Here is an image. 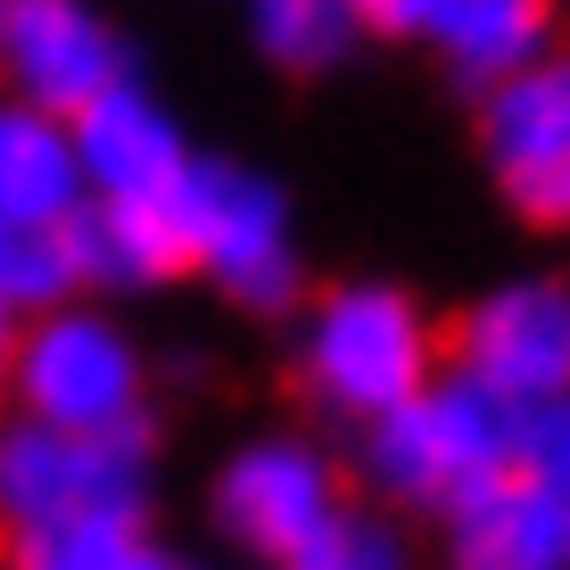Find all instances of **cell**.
<instances>
[{
  "label": "cell",
  "instance_id": "9",
  "mask_svg": "<svg viewBox=\"0 0 570 570\" xmlns=\"http://www.w3.org/2000/svg\"><path fill=\"white\" fill-rule=\"evenodd\" d=\"M125 75H141L132 26L108 0H9L0 26V91H17L42 116H83L100 91H116Z\"/></svg>",
  "mask_w": 570,
  "mask_h": 570
},
{
  "label": "cell",
  "instance_id": "1",
  "mask_svg": "<svg viewBox=\"0 0 570 570\" xmlns=\"http://www.w3.org/2000/svg\"><path fill=\"white\" fill-rule=\"evenodd\" d=\"M282 364L314 422L364 430L446 364V323L397 273H331L282 314Z\"/></svg>",
  "mask_w": 570,
  "mask_h": 570
},
{
  "label": "cell",
  "instance_id": "14",
  "mask_svg": "<svg viewBox=\"0 0 570 570\" xmlns=\"http://www.w3.org/2000/svg\"><path fill=\"white\" fill-rule=\"evenodd\" d=\"M240 42L282 83H331L372 50L364 0H240Z\"/></svg>",
  "mask_w": 570,
  "mask_h": 570
},
{
  "label": "cell",
  "instance_id": "18",
  "mask_svg": "<svg viewBox=\"0 0 570 570\" xmlns=\"http://www.w3.org/2000/svg\"><path fill=\"white\" fill-rule=\"evenodd\" d=\"M75 248H67V224H0V306L26 323L58 298H75Z\"/></svg>",
  "mask_w": 570,
  "mask_h": 570
},
{
  "label": "cell",
  "instance_id": "3",
  "mask_svg": "<svg viewBox=\"0 0 570 570\" xmlns=\"http://www.w3.org/2000/svg\"><path fill=\"white\" fill-rule=\"evenodd\" d=\"M513 430H521V414L497 389L439 364L414 397H397L389 414L347 430V480L405 521H439L480 480L513 471Z\"/></svg>",
  "mask_w": 570,
  "mask_h": 570
},
{
  "label": "cell",
  "instance_id": "21",
  "mask_svg": "<svg viewBox=\"0 0 570 570\" xmlns=\"http://www.w3.org/2000/svg\"><path fill=\"white\" fill-rule=\"evenodd\" d=\"M0 26H9V0H0Z\"/></svg>",
  "mask_w": 570,
  "mask_h": 570
},
{
  "label": "cell",
  "instance_id": "2",
  "mask_svg": "<svg viewBox=\"0 0 570 570\" xmlns=\"http://www.w3.org/2000/svg\"><path fill=\"white\" fill-rule=\"evenodd\" d=\"M0 405L58 430H91V439H132L157 422V347L116 298L75 289L17 323L9 364H0Z\"/></svg>",
  "mask_w": 570,
  "mask_h": 570
},
{
  "label": "cell",
  "instance_id": "15",
  "mask_svg": "<svg viewBox=\"0 0 570 570\" xmlns=\"http://www.w3.org/2000/svg\"><path fill=\"white\" fill-rule=\"evenodd\" d=\"M75 207H83V174L67 125L0 91V224H67Z\"/></svg>",
  "mask_w": 570,
  "mask_h": 570
},
{
  "label": "cell",
  "instance_id": "6",
  "mask_svg": "<svg viewBox=\"0 0 570 570\" xmlns=\"http://www.w3.org/2000/svg\"><path fill=\"white\" fill-rule=\"evenodd\" d=\"M471 157L521 232L570 240V33L471 91Z\"/></svg>",
  "mask_w": 570,
  "mask_h": 570
},
{
  "label": "cell",
  "instance_id": "17",
  "mask_svg": "<svg viewBox=\"0 0 570 570\" xmlns=\"http://www.w3.org/2000/svg\"><path fill=\"white\" fill-rule=\"evenodd\" d=\"M282 570H430V546H422V521L389 513L372 497H347Z\"/></svg>",
  "mask_w": 570,
  "mask_h": 570
},
{
  "label": "cell",
  "instance_id": "19",
  "mask_svg": "<svg viewBox=\"0 0 570 570\" xmlns=\"http://www.w3.org/2000/svg\"><path fill=\"white\" fill-rule=\"evenodd\" d=\"M513 463H521V471H538V480H554V488H570V389H562V397L521 405Z\"/></svg>",
  "mask_w": 570,
  "mask_h": 570
},
{
  "label": "cell",
  "instance_id": "16",
  "mask_svg": "<svg viewBox=\"0 0 570 570\" xmlns=\"http://www.w3.org/2000/svg\"><path fill=\"white\" fill-rule=\"evenodd\" d=\"M9 570H190L166 546L157 513H75L26 538H0Z\"/></svg>",
  "mask_w": 570,
  "mask_h": 570
},
{
  "label": "cell",
  "instance_id": "8",
  "mask_svg": "<svg viewBox=\"0 0 570 570\" xmlns=\"http://www.w3.org/2000/svg\"><path fill=\"white\" fill-rule=\"evenodd\" d=\"M446 364L497 389L504 405H538L570 389V273L504 265L446 314Z\"/></svg>",
  "mask_w": 570,
  "mask_h": 570
},
{
  "label": "cell",
  "instance_id": "13",
  "mask_svg": "<svg viewBox=\"0 0 570 570\" xmlns=\"http://www.w3.org/2000/svg\"><path fill=\"white\" fill-rule=\"evenodd\" d=\"M75 282L91 298H157L183 282V240H174V207H132V199H83L67 215Z\"/></svg>",
  "mask_w": 570,
  "mask_h": 570
},
{
  "label": "cell",
  "instance_id": "7",
  "mask_svg": "<svg viewBox=\"0 0 570 570\" xmlns=\"http://www.w3.org/2000/svg\"><path fill=\"white\" fill-rule=\"evenodd\" d=\"M157 504V439H91L0 405V538L75 521V513H149Z\"/></svg>",
  "mask_w": 570,
  "mask_h": 570
},
{
  "label": "cell",
  "instance_id": "5",
  "mask_svg": "<svg viewBox=\"0 0 570 570\" xmlns=\"http://www.w3.org/2000/svg\"><path fill=\"white\" fill-rule=\"evenodd\" d=\"M356 497L347 455L306 422H248L240 439H224V455L199 480V521L232 562L282 570L298 546L323 529L340 504Z\"/></svg>",
  "mask_w": 570,
  "mask_h": 570
},
{
  "label": "cell",
  "instance_id": "12",
  "mask_svg": "<svg viewBox=\"0 0 570 570\" xmlns=\"http://www.w3.org/2000/svg\"><path fill=\"white\" fill-rule=\"evenodd\" d=\"M430 529V570H570V488L521 463L455 497Z\"/></svg>",
  "mask_w": 570,
  "mask_h": 570
},
{
  "label": "cell",
  "instance_id": "23",
  "mask_svg": "<svg viewBox=\"0 0 570 570\" xmlns=\"http://www.w3.org/2000/svg\"><path fill=\"white\" fill-rule=\"evenodd\" d=\"M0 570H9V554H0Z\"/></svg>",
  "mask_w": 570,
  "mask_h": 570
},
{
  "label": "cell",
  "instance_id": "22",
  "mask_svg": "<svg viewBox=\"0 0 570 570\" xmlns=\"http://www.w3.org/2000/svg\"><path fill=\"white\" fill-rule=\"evenodd\" d=\"M232 570H257V562H232Z\"/></svg>",
  "mask_w": 570,
  "mask_h": 570
},
{
  "label": "cell",
  "instance_id": "11",
  "mask_svg": "<svg viewBox=\"0 0 570 570\" xmlns=\"http://www.w3.org/2000/svg\"><path fill=\"white\" fill-rule=\"evenodd\" d=\"M372 33L422 50L455 91H480L562 33V0H364Z\"/></svg>",
  "mask_w": 570,
  "mask_h": 570
},
{
  "label": "cell",
  "instance_id": "4",
  "mask_svg": "<svg viewBox=\"0 0 570 570\" xmlns=\"http://www.w3.org/2000/svg\"><path fill=\"white\" fill-rule=\"evenodd\" d=\"M174 240H183V273L207 282L215 298L248 323H282L314 289L306 273V224L289 183L257 157L199 149V166L174 190Z\"/></svg>",
  "mask_w": 570,
  "mask_h": 570
},
{
  "label": "cell",
  "instance_id": "20",
  "mask_svg": "<svg viewBox=\"0 0 570 570\" xmlns=\"http://www.w3.org/2000/svg\"><path fill=\"white\" fill-rule=\"evenodd\" d=\"M9 340H17V314L0 306V364H9Z\"/></svg>",
  "mask_w": 570,
  "mask_h": 570
},
{
  "label": "cell",
  "instance_id": "10",
  "mask_svg": "<svg viewBox=\"0 0 570 570\" xmlns=\"http://www.w3.org/2000/svg\"><path fill=\"white\" fill-rule=\"evenodd\" d=\"M67 141H75L83 199L174 207L183 174L199 166V132L183 125V108H174L149 75H125V83L100 91L83 116H67Z\"/></svg>",
  "mask_w": 570,
  "mask_h": 570
}]
</instances>
